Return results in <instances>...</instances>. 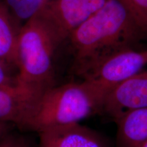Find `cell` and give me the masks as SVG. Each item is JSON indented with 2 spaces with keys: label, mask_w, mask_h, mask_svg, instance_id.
Returning <instances> with one entry per match:
<instances>
[{
  "label": "cell",
  "mask_w": 147,
  "mask_h": 147,
  "mask_svg": "<svg viewBox=\"0 0 147 147\" xmlns=\"http://www.w3.org/2000/svg\"><path fill=\"white\" fill-rule=\"evenodd\" d=\"M142 147H147V142H146V143H145V144H144V145H143V146H142Z\"/></svg>",
  "instance_id": "cell-16"
},
{
  "label": "cell",
  "mask_w": 147,
  "mask_h": 147,
  "mask_svg": "<svg viewBox=\"0 0 147 147\" xmlns=\"http://www.w3.org/2000/svg\"><path fill=\"white\" fill-rule=\"evenodd\" d=\"M115 122L117 147H142L147 142V107L128 112Z\"/></svg>",
  "instance_id": "cell-9"
},
{
  "label": "cell",
  "mask_w": 147,
  "mask_h": 147,
  "mask_svg": "<svg viewBox=\"0 0 147 147\" xmlns=\"http://www.w3.org/2000/svg\"><path fill=\"white\" fill-rule=\"evenodd\" d=\"M9 124L0 123V140L8 134Z\"/></svg>",
  "instance_id": "cell-15"
},
{
  "label": "cell",
  "mask_w": 147,
  "mask_h": 147,
  "mask_svg": "<svg viewBox=\"0 0 147 147\" xmlns=\"http://www.w3.org/2000/svg\"><path fill=\"white\" fill-rule=\"evenodd\" d=\"M67 38L74 56V67L80 76L108 55L127 48L140 47L147 36L121 0H108Z\"/></svg>",
  "instance_id": "cell-1"
},
{
  "label": "cell",
  "mask_w": 147,
  "mask_h": 147,
  "mask_svg": "<svg viewBox=\"0 0 147 147\" xmlns=\"http://www.w3.org/2000/svg\"><path fill=\"white\" fill-rule=\"evenodd\" d=\"M61 42L40 14L27 21L17 35V84L38 96L55 86L53 60Z\"/></svg>",
  "instance_id": "cell-3"
},
{
  "label": "cell",
  "mask_w": 147,
  "mask_h": 147,
  "mask_svg": "<svg viewBox=\"0 0 147 147\" xmlns=\"http://www.w3.org/2000/svg\"><path fill=\"white\" fill-rule=\"evenodd\" d=\"M0 147H31L27 140L18 136L7 134L0 140Z\"/></svg>",
  "instance_id": "cell-13"
},
{
  "label": "cell",
  "mask_w": 147,
  "mask_h": 147,
  "mask_svg": "<svg viewBox=\"0 0 147 147\" xmlns=\"http://www.w3.org/2000/svg\"><path fill=\"white\" fill-rule=\"evenodd\" d=\"M105 95L87 82H69L49 88L33 104L21 127L40 131L80 123L102 113Z\"/></svg>",
  "instance_id": "cell-2"
},
{
  "label": "cell",
  "mask_w": 147,
  "mask_h": 147,
  "mask_svg": "<svg viewBox=\"0 0 147 147\" xmlns=\"http://www.w3.org/2000/svg\"><path fill=\"white\" fill-rule=\"evenodd\" d=\"M147 107V68L109 90L102 113L114 121L131 110Z\"/></svg>",
  "instance_id": "cell-6"
},
{
  "label": "cell",
  "mask_w": 147,
  "mask_h": 147,
  "mask_svg": "<svg viewBox=\"0 0 147 147\" xmlns=\"http://www.w3.org/2000/svg\"><path fill=\"white\" fill-rule=\"evenodd\" d=\"M108 0H51L40 14L51 24L61 41L102 8Z\"/></svg>",
  "instance_id": "cell-5"
},
{
  "label": "cell",
  "mask_w": 147,
  "mask_h": 147,
  "mask_svg": "<svg viewBox=\"0 0 147 147\" xmlns=\"http://www.w3.org/2000/svg\"><path fill=\"white\" fill-rule=\"evenodd\" d=\"M39 97L18 84L0 87V123L21 127Z\"/></svg>",
  "instance_id": "cell-8"
},
{
  "label": "cell",
  "mask_w": 147,
  "mask_h": 147,
  "mask_svg": "<svg viewBox=\"0 0 147 147\" xmlns=\"http://www.w3.org/2000/svg\"><path fill=\"white\" fill-rule=\"evenodd\" d=\"M17 35L14 32L7 11L0 5V59L17 67Z\"/></svg>",
  "instance_id": "cell-10"
},
{
  "label": "cell",
  "mask_w": 147,
  "mask_h": 147,
  "mask_svg": "<svg viewBox=\"0 0 147 147\" xmlns=\"http://www.w3.org/2000/svg\"><path fill=\"white\" fill-rule=\"evenodd\" d=\"M11 10L18 18L28 20L40 14L51 0H5Z\"/></svg>",
  "instance_id": "cell-11"
},
{
  "label": "cell",
  "mask_w": 147,
  "mask_h": 147,
  "mask_svg": "<svg viewBox=\"0 0 147 147\" xmlns=\"http://www.w3.org/2000/svg\"><path fill=\"white\" fill-rule=\"evenodd\" d=\"M8 64L0 59V87L17 84L16 78H12L8 74Z\"/></svg>",
  "instance_id": "cell-14"
},
{
  "label": "cell",
  "mask_w": 147,
  "mask_h": 147,
  "mask_svg": "<svg viewBox=\"0 0 147 147\" xmlns=\"http://www.w3.org/2000/svg\"><path fill=\"white\" fill-rule=\"evenodd\" d=\"M147 36V0H121Z\"/></svg>",
  "instance_id": "cell-12"
},
{
  "label": "cell",
  "mask_w": 147,
  "mask_h": 147,
  "mask_svg": "<svg viewBox=\"0 0 147 147\" xmlns=\"http://www.w3.org/2000/svg\"><path fill=\"white\" fill-rule=\"evenodd\" d=\"M147 68V48L122 49L91 65L80 76L104 95L117 84Z\"/></svg>",
  "instance_id": "cell-4"
},
{
  "label": "cell",
  "mask_w": 147,
  "mask_h": 147,
  "mask_svg": "<svg viewBox=\"0 0 147 147\" xmlns=\"http://www.w3.org/2000/svg\"><path fill=\"white\" fill-rule=\"evenodd\" d=\"M40 147H107L96 133L80 123L40 131Z\"/></svg>",
  "instance_id": "cell-7"
}]
</instances>
